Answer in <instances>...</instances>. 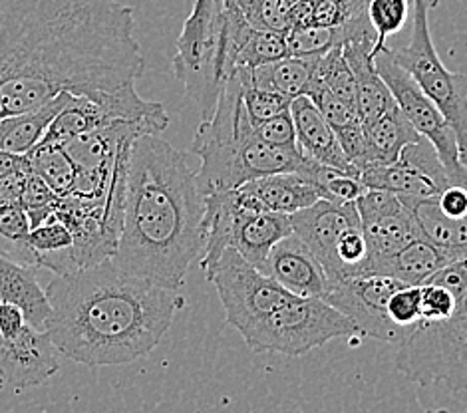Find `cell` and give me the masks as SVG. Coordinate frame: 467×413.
<instances>
[{
	"instance_id": "obj_34",
	"label": "cell",
	"mask_w": 467,
	"mask_h": 413,
	"mask_svg": "<svg viewBox=\"0 0 467 413\" xmlns=\"http://www.w3.org/2000/svg\"><path fill=\"white\" fill-rule=\"evenodd\" d=\"M253 128L254 136L263 143L275 145V148H296V129L291 109H285L281 114L259 121V124H253Z\"/></svg>"
},
{
	"instance_id": "obj_20",
	"label": "cell",
	"mask_w": 467,
	"mask_h": 413,
	"mask_svg": "<svg viewBox=\"0 0 467 413\" xmlns=\"http://www.w3.org/2000/svg\"><path fill=\"white\" fill-rule=\"evenodd\" d=\"M362 128L366 138V167L374 163H394L400 160L404 148L421 139L398 104Z\"/></svg>"
},
{
	"instance_id": "obj_18",
	"label": "cell",
	"mask_w": 467,
	"mask_h": 413,
	"mask_svg": "<svg viewBox=\"0 0 467 413\" xmlns=\"http://www.w3.org/2000/svg\"><path fill=\"white\" fill-rule=\"evenodd\" d=\"M0 303H13L25 312L30 326L44 330L50 316V303L35 274V266L18 264L0 253Z\"/></svg>"
},
{
	"instance_id": "obj_35",
	"label": "cell",
	"mask_w": 467,
	"mask_h": 413,
	"mask_svg": "<svg viewBox=\"0 0 467 413\" xmlns=\"http://www.w3.org/2000/svg\"><path fill=\"white\" fill-rule=\"evenodd\" d=\"M30 229V219L22 203L0 207V234H3L5 239L16 243L20 251L25 249Z\"/></svg>"
},
{
	"instance_id": "obj_27",
	"label": "cell",
	"mask_w": 467,
	"mask_h": 413,
	"mask_svg": "<svg viewBox=\"0 0 467 413\" xmlns=\"http://www.w3.org/2000/svg\"><path fill=\"white\" fill-rule=\"evenodd\" d=\"M72 244H74V237L70 229L66 227L57 215H52L50 219L44 221L42 225L30 229V234L22 253H25L26 264L35 266L40 256L66 251L70 249Z\"/></svg>"
},
{
	"instance_id": "obj_7",
	"label": "cell",
	"mask_w": 467,
	"mask_h": 413,
	"mask_svg": "<svg viewBox=\"0 0 467 413\" xmlns=\"http://www.w3.org/2000/svg\"><path fill=\"white\" fill-rule=\"evenodd\" d=\"M356 336H362L360 328L327 300L291 296L244 338V344L253 352L303 356L330 340Z\"/></svg>"
},
{
	"instance_id": "obj_37",
	"label": "cell",
	"mask_w": 467,
	"mask_h": 413,
	"mask_svg": "<svg viewBox=\"0 0 467 413\" xmlns=\"http://www.w3.org/2000/svg\"><path fill=\"white\" fill-rule=\"evenodd\" d=\"M26 316L16 305L0 303V338L10 340L15 338L20 330L26 326Z\"/></svg>"
},
{
	"instance_id": "obj_14",
	"label": "cell",
	"mask_w": 467,
	"mask_h": 413,
	"mask_svg": "<svg viewBox=\"0 0 467 413\" xmlns=\"http://www.w3.org/2000/svg\"><path fill=\"white\" fill-rule=\"evenodd\" d=\"M58 370V350L47 330L26 324L15 338L0 342V377L16 392L47 384Z\"/></svg>"
},
{
	"instance_id": "obj_13",
	"label": "cell",
	"mask_w": 467,
	"mask_h": 413,
	"mask_svg": "<svg viewBox=\"0 0 467 413\" xmlns=\"http://www.w3.org/2000/svg\"><path fill=\"white\" fill-rule=\"evenodd\" d=\"M293 232L310 249L332 283L338 278V247L352 229L362 227L354 203H332L320 199L291 215Z\"/></svg>"
},
{
	"instance_id": "obj_5",
	"label": "cell",
	"mask_w": 467,
	"mask_h": 413,
	"mask_svg": "<svg viewBox=\"0 0 467 413\" xmlns=\"http://www.w3.org/2000/svg\"><path fill=\"white\" fill-rule=\"evenodd\" d=\"M396 367L406 379L421 386L440 384L467 394V296L441 320L420 318L398 344Z\"/></svg>"
},
{
	"instance_id": "obj_11",
	"label": "cell",
	"mask_w": 467,
	"mask_h": 413,
	"mask_svg": "<svg viewBox=\"0 0 467 413\" xmlns=\"http://www.w3.org/2000/svg\"><path fill=\"white\" fill-rule=\"evenodd\" d=\"M402 286L406 283L384 274L352 276L332 283L325 300L348 316L360 328L362 336L398 346L406 332L400 330L388 316V300Z\"/></svg>"
},
{
	"instance_id": "obj_17",
	"label": "cell",
	"mask_w": 467,
	"mask_h": 413,
	"mask_svg": "<svg viewBox=\"0 0 467 413\" xmlns=\"http://www.w3.org/2000/svg\"><path fill=\"white\" fill-rule=\"evenodd\" d=\"M288 234H293L291 215L275 213V211L243 213L233 231L231 249H235L254 269L265 273L273 247Z\"/></svg>"
},
{
	"instance_id": "obj_40",
	"label": "cell",
	"mask_w": 467,
	"mask_h": 413,
	"mask_svg": "<svg viewBox=\"0 0 467 413\" xmlns=\"http://www.w3.org/2000/svg\"><path fill=\"white\" fill-rule=\"evenodd\" d=\"M424 413H451V411H448V409H428Z\"/></svg>"
},
{
	"instance_id": "obj_19",
	"label": "cell",
	"mask_w": 467,
	"mask_h": 413,
	"mask_svg": "<svg viewBox=\"0 0 467 413\" xmlns=\"http://www.w3.org/2000/svg\"><path fill=\"white\" fill-rule=\"evenodd\" d=\"M448 263H451V259L446 251L426 239H416L402 251L378 263L370 274L392 276L410 286H421Z\"/></svg>"
},
{
	"instance_id": "obj_36",
	"label": "cell",
	"mask_w": 467,
	"mask_h": 413,
	"mask_svg": "<svg viewBox=\"0 0 467 413\" xmlns=\"http://www.w3.org/2000/svg\"><path fill=\"white\" fill-rule=\"evenodd\" d=\"M436 205L441 211V215L451 221L467 217V185L451 183L436 199Z\"/></svg>"
},
{
	"instance_id": "obj_38",
	"label": "cell",
	"mask_w": 467,
	"mask_h": 413,
	"mask_svg": "<svg viewBox=\"0 0 467 413\" xmlns=\"http://www.w3.org/2000/svg\"><path fill=\"white\" fill-rule=\"evenodd\" d=\"M28 170H30L28 155L0 151V181H5L16 173H25Z\"/></svg>"
},
{
	"instance_id": "obj_3",
	"label": "cell",
	"mask_w": 467,
	"mask_h": 413,
	"mask_svg": "<svg viewBox=\"0 0 467 413\" xmlns=\"http://www.w3.org/2000/svg\"><path fill=\"white\" fill-rule=\"evenodd\" d=\"M205 195L185 155L160 136L131 143L124 219L112 261L130 274L175 290L205 249Z\"/></svg>"
},
{
	"instance_id": "obj_9",
	"label": "cell",
	"mask_w": 467,
	"mask_h": 413,
	"mask_svg": "<svg viewBox=\"0 0 467 413\" xmlns=\"http://www.w3.org/2000/svg\"><path fill=\"white\" fill-rule=\"evenodd\" d=\"M374 64L378 74H380L386 86L390 88L394 102L402 109V114L408 118L410 124L438 151L440 160L446 165L453 183L467 185V170L460 158L458 138H455V131L446 116L421 92V88L416 84L414 77L396 62L392 48L386 46L376 56Z\"/></svg>"
},
{
	"instance_id": "obj_22",
	"label": "cell",
	"mask_w": 467,
	"mask_h": 413,
	"mask_svg": "<svg viewBox=\"0 0 467 413\" xmlns=\"http://www.w3.org/2000/svg\"><path fill=\"white\" fill-rule=\"evenodd\" d=\"M251 193L261 199V203L275 213L293 215L320 201L317 187L300 173H276L261 180L244 183Z\"/></svg>"
},
{
	"instance_id": "obj_39",
	"label": "cell",
	"mask_w": 467,
	"mask_h": 413,
	"mask_svg": "<svg viewBox=\"0 0 467 413\" xmlns=\"http://www.w3.org/2000/svg\"><path fill=\"white\" fill-rule=\"evenodd\" d=\"M6 118V109H5V104H3V96H0V119Z\"/></svg>"
},
{
	"instance_id": "obj_32",
	"label": "cell",
	"mask_w": 467,
	"mask_h": 413,
	"mask_svg": "<svg viewBox=\"0 0 467 413\" xmlns=\"http://www.w3.org/2000/svg\"><path fill=\"white\" fill-rule=\"evenodd\" d=\"M370 0H315L313 22L317 28H337L368 13Z\"/></svg>"
},
{
	"instance_id": "obj_26",
	"label": "cell",
	"mask_w": 467,
	"mask_h": 413,
	"mask_svg": "<svg viewBox=\"0 0 467 413\" xmlns=\"http://www.w3.org/2000/svg\"><path fill=\"white\" fill-rule=\"evenodd\" d=\"M298 173L317 187L320 199L332 201V203H356L358 197L366 193L364 183L356 175L317 161L306 160Z\"/></svg>"
},
{
	"instance_id": "obj_25",
	"label": "cell",
	"mask_w": 467,
	"mask_h": 413,
	"mask_svg": "<svg viewBox=\"0 0 467 413\" xmlns=\"http://www.w3.org/2000/svg\"><path fill=\"white\" fill-rule=\"evenodd\" d=\"M30 170L47 183L60 199L68 197L76 185V165L66 151L64 145L40 141L35 150L28 153Z\"/></svg>"
},
{
	"instance_id": "obj_16",
	"label": "cell",
	"mask_w": 467,
	"mask_h": 413,
	"mask_svg": "<svg viewBox=\"0 0 467 413\" xmlns=\"http://www.w3.org/2000/svg\"><path fill=\"white\" fill-rule=\"evenodd\" d=\"M288 109H291L296 129V148L303 153V158L358 177V171L354 170V165L342 150L335 128L328 124L306 96L295 98Z\"/></svg>"
},
{
	"instance_id": "obj_12",
	"label": "cell",
	"mask_w": 467,
	"mask_h": 413,
	"mask_svg": "<svg viewBox=\"0 0 467 413\" xmlns=\"http://www.w3.org/2000/svg\"><path fill=\"white\" fill-rule=\"evenodd\" d=\"M368 243V274L374 266L416 239H424L414 211L394 193L366 189L354 203Z\"/></svg>"
},
{
	"instance_id": "obj_33",
	"label": "cell",
	"mask_w": 467,
	"mask_h": 413,
	"mask_svg": "<svg viewBox=\"0 0 467 413\" xmlns=\"http://www.w3.org/2000/svg\"><path fill=\"white\" fill-rule=\"evenodd\" d=\"M421 315V288L420 286H402L388 300V316L400 330L406 334L416 326Z\"/></svg>"
},
{
	"instance_id": "obj_10",
	"label": "cell",
	"mask_w": 467,
	"mask_h": 413,
	"mask_svg": "<svg viewBox=\"0 0 467 413\" xmlns=\"http://www.w3.org/2000/svg\"><path fill=\"white\" fill-rule=\"evenodd\" d=\"M360 181L366 189L394 193L408 205L436 201L443 189L453 183L438 151L424 138L404 148L400 160L394 163H374L364 167L360 171Z\"/></svg>"
},
{
	"instance_id": "obj_15",
	"label": "cell",
	"mask_w": 467,
	"mask_h": 413,
	"mask_svg": "<svg viewBox=\"0 0 467 413\" xmlns=\"http://www.w3.org/2000/svg\"><path fill=\"white\" fill-rule=\"evenodd\" d=\"M265 274H269L291 294L303 298L325 300L332 288V281L317 256L295 232L275 244Z\"/></svg>"
},
{
	"instance_id": "obj_8",
	"label": "cell",
	"mask_w": 467,
	"mask_h": 413,
	"mask_svg": "<svg viewBox=\"0 0 467 413\" xmlns=\"http://www.w3.org/2000/svg\"><path fill=\"white\" fill-rule=\"evenodd\" d=\"M207 281L213 283L221 305L225 310V320L235 328L243 340L259 326V324L279 308L288 298L295 296L273 281L269 274L244 261L235 249H225L219 261L205 273Z\"/></svg>"
},
{
	"instance_id": "obj_4",
	"label": "cell",
	"mask_w": 467,
	"mask_h": 413,
	"mask_svg": "<svg viewBox=\"0 0 467 413\" xmlns=\"http://www.w3.org/2000/svg\"><path fill=\"white\" fill-rule=\"evenodd\" d=\"M173 72L207 119L213 114L221 90L235 74L227 50L223 0H195L177 38Z\"/></svg>"
},
{
	"instance_id": "obj_24",
	"label": "cell",
	"mask_w": 467,
	"mask_h": 413,
	"mask_svg": "<svg viewBox=\"0 0 467 413\" xmlns=\"http://www.w3.org/2000/svg\"><path fill=\"white\" fill-rule=\"evenodd\" d=\"M424 232V239L443 249L451 261L467 259V217L451 221L441 215L436 201H421L410 205Z\"/></svg>"
},
{
	"instance_id": "obj_41",
	"label": "cell",
	"mask_w": 467,
	"mask_h": 413,
	"mask_svg": "<svg viewBox=\"0 0 467 413\" xmlns=\"http://www.w3.org/2000/svg\"><path fill=\"white\" fill-rule=\"evenodd\" d=\"M0 342H3V338H0Z\"/></svg>"
},
{
	"instance_id": "obj_23",
	"label": "cell",
	"mask_w": 467,
	"mask_h": 413,
	"mask_svg": "<svg viewBox=\"0 0 467 413\" xmlns=\"http://www.w3.org/2000/svg\"><path fill=\"white\" fill-rule=\"evenodd\" d=\"M317 58H300V56H286L257 68H244L249 82L263 90H271L288 99L305 96L310 77H313Z\"/></svg>"
},
{
	"instance_id": "obj_29",
	"label": "cell",
	"mask_w": 467,
	"mask_h": 413,
	"mask_svg": "<svg viewBox=\"0 0 467 413\" xmlns=\"http://www.w3.org/2000/svg\"><path fill=\"white\" fill-rule=\"evenodd\" d=\"M286 56L291 54H288L283 32L254 28L237 56V68H257V66L283 60Z\"/></svg>"
},
{
	"instance_id": "obj_1",
	"label": "cell",
	"mask_w": 467,
	"mask_h": 413,
	"mask_svg": "<svg viewBox=\"0 0 467 413\" xmlns=\"http://www.w3.org/2000/svg\"><path fill=\"white\" fill-rule=\"evenodd\" d=\"M133 8L119 0H0V96L6 116L60 94H114L146 70Z\"/></svg>"
},
{
	"instance_id": "obj_28",
	"label": "cell",
	"mask_w": 467,
	"mask_h": 413,
	"mask_svg": "<svg viewBox=\"0 0 467 413\" xmlns=\"http://www.w3.org/2000/svg\"><path fill=\"white\" fill-rule=\"evenodd\" d=\"M410 15V0H370L368 18L376 32L372 56L376 58L388 44L386 40L404 28Z\"/></svg>"
},
{
	"instance_id": "obj_21",
	"label": "cell",
	"mask_w": 467,
	"mask_h": 413,
	"mask_svg": "<svg viewBox=\"0 0 467 413\" xmlns=\"http://www.w3.org/2000/svg\"><path fill=\"white\" fill-rule=\"evenodd\" d=\"M72 94H60L26 114L0 119V151L28 155L47 136L50 124L68 106Z\"/></svg>"
},
{
	"instance_id": "obj_6",
	"label": "cell",
	"mask_w": 467,
	"mask_h": 413,
	"mask_svg": "<svg viewBox=\"0 0 467 413\" xmlns=\"http://www.w3.org/2000/svg\"><path fill=\"white\" fill-rule=\"evenodd\" d=\"M411 38L404 48H396L392 54L451 124L458 138L462 163L467 170V76L448 70L433 46L430 10L438 5V0H411Z\"/></svg>"
},
{
	"instance_id": "obj_2",
	"label": "cell",
	"mask_w": 467,
	"mask_h": 413,
	"mask_svg": "<svg viewBox=\"0 0 467 413\" xmlns=\"http://www.w3.org/2000/svg\"><path fill=\"white\" fill-rule=\"evenodd\" d=\"M44 324L66 358L88 367L124 366L153 352L171 328L183 298L130 274L112 261L54 276Z\"/></svg>"
},
{
	"instance_id": "obj_30",
	"label": "cell",
	"mask_w": 467,
	"mask_h": 413,
	"mask_svg": "<svg viewBox=\"0 0 467 413\" xmlns=\"http://www.w3.org/2000/svg\"><path fill=\"white\" fill-rule=\"evenodd\" d=\"M235 72L239 76L241 88H243V104H244V109H247V114H249L253 124H259V121L269 119V118L281 114V111L291 108L293 99H288L276 92L263 90V88L253 86L249 82V76L244 68H237Z\"/></svg>"
},
{
	"instance_id": "obj_31",
	"label": "cell",
	"mask_w": 467,
	"mask_h": 413,
	"mask_svg": "<svg viewBox=\"0 0 467 413\" xmlns=\"http://www.w3.org/2000/svg\"><path fill=\"white\" fill-rule=\"evenodd\" d=\"M60 203V197L52 191V189L44 183L35 171L26 173L25 189H22V207H25L26 215L30 219V227L35 229L42 225L44 221L57 215V209Z\"/></svg>"
}]
</instances>
